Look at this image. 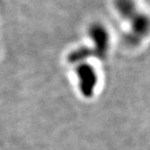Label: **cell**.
I'll return each mask as SVG.
<instances>
[]
</instances>
